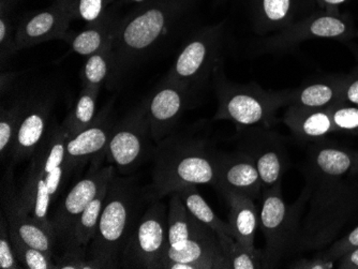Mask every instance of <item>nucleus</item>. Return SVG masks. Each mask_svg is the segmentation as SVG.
<instances>
[{
    "instance_id": "1",
    "label": "nucleus",
    "mask_w": 358,
    "mask_h": 269,
    "mask_svg": "<svg viewBox=\"0 0 358 269\" xmlns=\"http://www.w3.org/2000/svg\"><path fill=\"white\" fill-rule=\"evenodd\" d=\"M303 175L310 194L296 253L324 250L358 222V180L354 176L327 175L307 163Z\"/></svg>"
},
{
    "instance_id": "2",
    "label": "nucleus",
    "mask_w": 358,
    "mask_h": 269,
    "mask_svg": "<svg viewBox=\"0 0 358 269\" xmlns=\"http://www.w3.org/2000/svg\"><path fill=\"white\" fill-rule=\"evenodd\" d=\"M193 0H150L117 22L112 39V71L108 84L115 86L160 45L190 9Z\"/></svg>"
},
{
    "instance_id": "3",
    "label": "nucleus",
    "mask_w": 358,
    "mask_h": 269,
    "mask_svg": "<svg viewBox=\"0 0 358 269\" xmlns=\"http://www.w3.org/2000/svg\"><path fill=\"white\" fill-rule=\"evenodd\" d=\"M218 150L206 138L188 133L171 134L157 144L154 154L152 200L171 196L187 184L214 186L217 180Z\"/></svg>"
},
{
    "instance_id": "4",
    "label": "nucleus",
    "mask_w": 358,
    "mask_h": 269,
    "mask_svg": "<svg viewBox=\"0 0 358 269\" xmlns=\"http://www.w3.org/2000/svg\"><path fill=\"white\" fill-rule=\"evenodd\" d=\"M152 201L150 191L141 188L134 176L116 173L108 184L99 226L88 246V258L102 269L120 268L122 251L144 214L145 204Z\"/></svg>"
},
{
    "instance_id": "5",
    "label": "nucleus",
    "mask_w": 358,
    "mask_h": 269,
    "mask_svg": "<svg viewBox=\"0 0 358 269\" xmlns=\"http://www.w3.org/2000/svg\"><path fill=\"white\" fill-rule=\"evenodd\" d=\"M67 138L62 124L53 122L50 126L41 143L30 157L25 178L19 189L20 203L24 210L53 237L52 206L68 182L64 163Z\"/></svg>"
},
{
    "instance_id": "6",
    "label": "nucleus",
    "mask_w": 358,
    "mask_h": 269,
    "mask_svg": "<svg viewBox=\"0 0 358 269\" xmlns=\"http://www.w3.org/2000/svg\"><path fill=\"white\" fill-rule=\"evenodd\" d=\"M218 99L215 120H230L236 126L271 128L278 124L277 112L289 106V90H266L259 84H235L227 81L219 60L213 73Z\"/></svg>"
},
{
    "instance_id": "7",
    "label": "nucleus",
    "mask_w": 358,
    "mask_h": 269,
    "mask_svg": "<svg viewBox=\"0 0 358 269\" xmlns=\"http://www.w3.org/2000/svg\"><path fill=\"white\" fill-rule=\"evenodd\" d=\"M309 194L310 189L305 184L299 198L289 205L283 200L282 184L262 192L259 226L266 242L262 253V268H275L287 256L296 254Z\"/></svg>"
},
{
    "instance_id": "8",
    "label": "nucleus",
    "mask_w": 358,
    "mask_h": 269,
    "mask_svg": "<svg viewBox=\"0 0 358 269\" xmlns=\"http://www.w3.org/2000/svg\"><path fill=\"white\" fill-rule=\"evenodd\" d=\"M223 23L203 28L187 40L166 78L184 86L194 96L214 73L221 60Z\"/></svg>"
},
{
    "instance_id": "9",
    "label": "nucleus",
    "mask_w": 358,
    "mask_h": 269,
    "mask_svg": "<svg viewBox=\"0 0 358 269\" xmlns=\"http://www.w3.org/2000/svg\"><path fill=\"white\" fill-rule=\"evenodd\" d=\"M156 147L144 101L115 122L106 156L120 175L130 176L143 163L154 158Z\"/></svg>"
},
{
    "instance_id": "10",
    "label": "nucleus",
    "mask_w": 358,
    "mask_h": 269,
    "mask_svg": "<svg viewBox=\"0 0 358 269\" xmlns=\"http://www.w3.org/2000/svg\"><path fill=\"white\" fill-rule=\"evenodd\" d=\"M166 245V208L160 200H152L122 251L120 268L161 269Z\"/></svg>"
},
{
    "instance_id": "11",
    "label": "nucleus",
    "mask_w": 358,
    "mask_h": 269,
    "mask_svg": "<svg viewBox=\"0 0 358 269\" xmlns=\"http://www.w3.org/2000/svg\"><path fill=\"white\" fill-rule=\"evenodd\" d=\"M102 158L94 160L87 174L78 180L71 190L64 196L57 208L51 212V224L55 238V254H58L64 248L69 238L70 233L78 217L82 215L88 204L110 184V180L115 176V166L108 164L101 166Z\"/></svg>"
},
{
    "instance_id": "12",
    "label": "nucleus",
    "mask_w": 358,
    "mask_h": 269,
    "mask_svg": "<svg viewBox=\"0 0 358 269\" xmlns=\"http://www.w3.org/2000/svg\"><path fill=\"white\" fill-rule=\"evenodd\" d=\"M353 36H355V29L349 17L340 14V12L331 13L323 10L273 33L259 43V50L262 53L287 52L306 40L348 41Z\"/></svg>"
},
{
    "instance_id": "13",
    "label": "nucleus",
    "mask_w": 358,
    "mask_h": 269,
    "mask_svg": "<svg viewBox=\"0 0 358 269\" xmlns=\"http://www.w3.org/2000/svg\"><path fill=\"white\" fill-rule=\"evenodd\" d=\"M238 150L252 158L262 182L263 191L282 184L289 168V154L278 132L264 126H236Z\"/></svg>"
},
{
    "instance_id": "14",
    "label": "nucleus",
    "mask_w": 358,
    "mask_h": 269,
    "mask_svg": "<svg viewBox=\"0 0 358 269\" xmlns=\"http://www.w3.org/2000/svg\"><path fill=\"white\" fill-rule=\"evenodd\" d=\"M55 96L51 92H35L26 94L25 106L12 145L10 166H14L22 160L30 159L51 126L52 110Z\"/></svg>"
},
{
    "instance_id": "15",
    "label": "nucleus",
    "mask_w": 358,
    "mask_h": 269,
    "mask_svg": "<svg viewBox=\"0 0 358 269\" xmlns=\"http://www.w3.org/2000/svg\"><path fill=\"white\" fill-rule=\"evenodd\" d=\"M193 94L184 86L164 78L146 103L148 124L155 143L174 133L185 110L192 104Z\"/></svg>"
},
{
    "instance_id": "16",
    "label": "nucleus",
    "mask_w": 358,
    "mask_h": 269,
    "mask_svg": "<svg viewBox=\"0 0 358 269\" xmlns=\"http://www.w3.org/2000/svg\"><path fill=\"white\" fill-rule=\"evenodd\" d=\"M1 206L11 234H15L26 244L54 258L55 240L34 217L24 210L20 203L19 189H16L14 184L13 166H11L6 170L1 182Z\"/></svg>"
},
{
    "instance_id": "17",
    "label": "nucleus",
    "mask_w": 358,
    "mask_h": 269,
    "mask_svg": "<svg viewBox=\"0 0 358 269\" xmlns=\"http://www.w3.org/2000/svg\"><path fill=\"white\" fill-rule=\"evenodd\" d=\"M110 106H108L96 115L94 119L83 130L66 140V177L69 180L74 170L85 166L88 161L103 158L110 142L113 126Z\"/></svg>"
},
{
    "instance_id": "18",
    "label": "nucleus",
    "mask_w": 358,
    "mask_h": 269,
    "mask_svg": "<svg viewBox=\"0 0 358 269\" xmlns=\"http://www.w3.org/2000/svg\"><path fill=\"white\" fill-rule=\"evenodd\" d=\"M73 19L71 8L56 1L48 9L28 14L16 26L14 54L50 40H66Z\"/></svg>"
},
{
    "instance_id": "19",
    "label": "nucleus",
    "mask_w": 358,
    "mask_h": 269,
    "mask_svg": "<svg viewBox=\"0 0 358 269\" xmlns=\"http://www.w3.org/2000/svg\"><path fill=\"white\" fill-rule=\"evenodd\" d=\"M215 188L220 191L238 192L253 201L259 198L263 192L262 182L255 161L241 150L230 154L219 152Z\"/></svg>"
},
{
    "instance_id": "20",
    "label": "nucleus",
    "mask_w": 358,
    "mask_h": 269,
    "mask_svg": "<svg viewBox=\"0 0 358 269\" xmlns=\"http://www.w3.org/2000/svg\"><path fill=\"white\" fill-rule=\"evenodd\" d=\"M162 260L184 263L193 269H231L218 236L207 226L187 240L182 248L172 249L166 245Z\"/></svg>"
},
{
    "instance_id": "21",
    "label": "nucleus",
    "mask_w": 358,
    "mask_h": 269,
    "mask_svg": "<svg viewBox=\"0 0 358 269\" xmlns=\"http://www.w3.org/2000/svg\"><path fill=\"white\" fill-rule=\"evenodd\" d=\"M283 122L301 142H319L336 132L329 108H306L289 106Z\"/></svg>"
},
{
    "instance_id": "22",
    "label": "nucleus",
    "mask_w": 358,
    "mask_h": 269,
    "mask_svg": "<svg viewBox=\"0 0 358 269\" xmlns=\"http://www.w3.org/2000/svg\"><path fill=\"white\" fill-rule=\"evenodd\" d=\"M221 194L230 205L227 224L234 240L247 250H257L255 238L259 224V215H257V206L252 198L234 191H221Z\"/></svg>"
},
{
    "instance_id": "23",
    "label": "nucleus",
    "mask_w": 358,
    "mask_h": 269,
    "mask_svg": "<svg viewBox=\"0 0 358 269\" xmlns=\"http://www.w3.org/2000/svg\"><path fill=\"white\" fill-rule=\"evenodd\" d=\"M345 75L317 78L289 90V106L306 108H327L343 102Z\"/></svg>"
},
{
    "instance_id": "24",
    "label": "nucleus",
    "mask_w": 358,
    "mask_h": 269,
    "mask_svg": "<svg viewBox=\"0 0 358 269\" xmlns=\"http://www.w3.org/2000/svg\"><path fill=\"white\" fill-rule=\"evenodd\" d=\"M308 166L334 176H358V150L315 142L308 150Z\"/></svg>"
},
{
    "instance_id": "25",
    "label": "nucleus",
    "mask_w": 358,
    "mask_h": 269,
    "mask_svg": "<svg viewBox=\"0 0 358 269\" xmlns=\"http://www.w3.org/2000/svg\"><path fill=\"white\" fill-rule=\"evenodd\" d=\"M301 0H252L255 28L259 34L277 33L294 23Z\"/></svg>"
},
{
    "instance_id": "26",
    "label": "nucleus",
    "mask_w": 358,
    "mask_h": 269,
    "mask_svg": "<svg viewBox=\"0 0 358 269\" xmlns=\"http://www.w3.org/2000/svg\"><path fill=\"white\" fill-rule=\"evenodd\" d=\"M176 192L182 198L187 210L202 224H206L216 233L223 251L230 248V246L236 242L231 234L229 224L219 219L214 210H211L210 206L198 191L196 184H187L178 189Z\"/></svg>"
},
{
    "instance_id": "27",
    "label": "nucleus",
    "mask_w": 358,
    "mask_h": 269,
    "mask_svg": "<svg viewBox=\"0 0 358 269\" xmlns=\"http://www.w3.org/2000/svg\"><path fill=\"white\" fill-rule=\"evenodd\" d=\"M206 224L195 218L185 206L177 192L171 194L168 212V246L179 249L187 240L198 235Z\"/></svg>"
},
{
    "instance_id": "28",
    "label": "nucleus",
    "mask_w": 358,
    "mask_h": 269,
    "mask_svg": "<svg viewBox=\"0 0 358 269\" xmlns=\"http://www.w3.org/2000/svg\"><path fill=\"white\" fill-rule=\"evenodd\" d=\"M116 24V22L106 15L100 21L90 24L88 28L83 31L76 34L73 37H68L66 41H69L72 50L78 55H92L112 43Z\"/></svg>"
},
{
    "instance_id": "29",
    "label": "nucleus",
    "mask_w": 358,
    "mask_h": 269,
    "mask_svg": "<svg viewBox=\"0 0 358 269\" xmlns=\"http://www.w3.org/2000/svg\"><path fill=\"white\" fill-rule=\"evenodd\" d=\"M100 89L83 87L80 97L74 106L71 113L62 122L68 136L78 133L80 130L88 126L96 117V99L99 96Z\"/></svg>"
},
{
    "instance_id": "30",
    "label": "nucleus",
    "mask_w": 358,
    "mask_h": 269,
    "mask_svg": "<svg viewBox=\"0 0 358 269\" xmlns=\"http://www.w3.org/2000/svg\"><path fill=\"white\" fill-rule=\"evenodd\" d=\"M26 94L15 98L9 106L3 104L0 114V154L1 160L5 161L11 152L12 145L15 140L16 132L19 129L24 106H25Z\"/></svg>"
},
{
    "instance_id": "31",
    "label": "nucleus",
    "mask_w": 358,
    "mask_h": 269,
    "mask_svg": "<svg viewBox=\"0 0 358 269\" xmlns=\"http://www.w3.org/2000/svg\"><path fill=\"white\" fill-rule=\"evenodd\" d=\"M112 43L101 51L88 56L82 72L83 87L101 89L112 71Z\"/></svg>"
},
{
    "instance_id": "32",
    "label": "nucleus",
    "mask_w": 358,
    "mask_h": 269,
    "mask_svg": "<svg viewBox=\"0 0 358 269\" xmlns=\"http://www.w3.org/2000/svg\"><path fill=\"white\" fill-rule=\"evenodd\" d=\"M12 245H13L14 252L16 258L21 263L23 268L28 269H55L56 264L52 256H48L43 251L35 248L26 244L25 242L16 236L15 234H11Z\"/></svg>"
},
{
    "instance_id": "33",
    "label": "nucleus",
    "mask_w": 358,
    "mask_h": 269,
    "mask_svg": "<svg viewBox=\"0 0 358 269\" xmlns=\"http://www.w3.org/2000/svg\"><path fill=\"white\" fill-rule=\"evenodd\" d=\"M13 3L14 0H0V60L3 68L10 56L14 54L16 27H14L10 17Z\"/></svg>"
},
{
    "instance_id": "34",
    "label": "nucleus",
    "mask_w": 358,
    "mask_h": 269,
    "mask_svg": "<svg viewBox=\"0 0 358 269\" xmlns=\"http://www.w3.org/2000/svg\"><path fill=\"white\" fill-rule=\"evenodd\" d=\"M329 110L336 132L358 136V106L338 103L329 106Z\"/></svg>"
},
{
    "instance_id": "35",
    "label": "nucleus",
    "mask_w": 358,
    "mask_h": 269,
    "mask_svg": "<svg viewBox=\"0 0 358 269\" xmlns=\"http://www.w3.org/2000/svg\"><path fill=\"white\" fill-rule=\"evenodd\" d=\"M113 0H72L71 8L74 20H82L94 24L106 17V10Z\"/></svg>"
},
{
    "instance_id": "36",
    "label": "nucleus",
    "mask_w": 358,
    "mask_h": 269,
    "mask_svg": "<svg viewBox=\"0 0 358 269\" xmlns=\"http://www.w3.org/2000/svg\"><path fill=\"white\" fill-rule=\"evenodd\" d=\"M263 250L249 251L241 245L235 244L232 250L227 254L231 269H259L262 268Z\"/></svg>"
},
{
    "instance_id": "37",
    "label": "nucleus",
    "mask_w": 358,
    "mask_h": 269,
    "mask_svg": "<svg viewBox=\"0 0 358 269\" xmlns=\"http://www.w3.org/2000/svg\"><path fill=\"white\" fill-rule=\"evenodd\" d=\"M5 214L1 212V224H0V268L20 269L23 268L21 263L16 258L10 237L9 226L6 222Z\"/></svg>"
},
{
    "instance_id": "38",
    "label": "nucleus",
    "mask_w": 358,
    "mask_h": 269,
    "mask_svg": "<svg viewBox=\"0 0 358 269\" xmlns=\"http://www.w3.org/2000/svg\"><path fill=\"white\" fill-rule=\"evenodd\" d=\"M356 247H358V226H356L351 232L345 235L343 238L336 240L325 250L319 251V253L324 258L337 262L341 256H345V253Z\"/></svg>"
},
{
    "instance_id": "39",
    "label": "nucleus",
    "mask_w": 358,
    "mask_h": 269,
    "mask_svg": "<svg viewBox=\"0 0 358 269\" xmlns=\"http://www.w3.org/2000/svg\"><path fill=\"white\" fill-rule=\"evenodd\" d=\"M336 262L324 258L319 252L309 259H299L289 265L292 269H333L335 268Z\"/></svg>"
},
{
    "instance_id": "40",
    "label": "nucleus",
    "mask_w": 358,
    "mask_h": 269,
    "mask_svg": "<svg viewBox=\"0 0 358 269\" xmlns=\"http://www.w3.org/2000/svg\"><path fill=\"white\" fill-rule=\"evenodd\" d=\"M341 103L355 104L358 106V66L351 73L345 75V88H343V102Z\"/></svg>"
},
{
    "instance_id": "41",
    "label": "nucleus",
    "mask_w": 358,
    "mask_h": 269,
    "mask_svg": "<svg viewBox=\"0 0 358 269\" xmlns=\"http://www.w3.org/2000/svg\"><path fill=\"white\" fill-rule=\"evenodd\" d=\"M337 262L338 268L358 269V247L345 253Z\"/></svg>"
},
{
    "instance_id": "42",
    "label": "nucleus",
    "mask_w": 358,
    "mask_h": 269,
    "mask_svg": "<svg viewBox=\"0 0 358 269\" xmlns=\"http://www.w3.org/2000/svg\"><path fill=\"white\" fill-rule=\"evenodd\" d=\"M347 0H317V5L324 10V11L331 12V13H337L338 7L345 3Z\"/></svg>"
},
{
    "instance_id": "43",
    "label": "nucleus",
    "mask_w": 358,
    "mask_h": 269,
    "mask_svg": "<svg viewBox=\"0 0 358 269\" xmlns=\"http://www.w3.org/2000/svg\"><path fill=\"white\" fill-rule=\"evenodd\" d=\"M57 1H59V3H64V5L69 6V7L72 3V0H57Z\"/></svg>"
},
{
    "instance_id": "44",
    "label": "nucleus",
    "mask_w": 358,
    "mask_h": 269,
    "mask_svg": "<svg viewBox=\"0 0 358 269\" xmlns=\"http://www.w3.org/2000/svg\"><path fill=\"white\" fill-rule=\"evenodd\" d=\"M131 1H134V3H148L150 0H131Z\"/></svg>"
},
{
    "instance_id": "45",
    "label": "nucleus",
    "mask_w": 358,
    "mask_h": 269,
    "mask_svg": "<svg viewBox=\"0 0 358 269\" xmlns=\"http://www.w3.org/2000/svg\"><path fill=\"white\" fill-rule=\"evenodd\" d=\"M355 36H356V37L358 38V31H357V33L355 34Z\"/></svg>"
}]
</instances>
